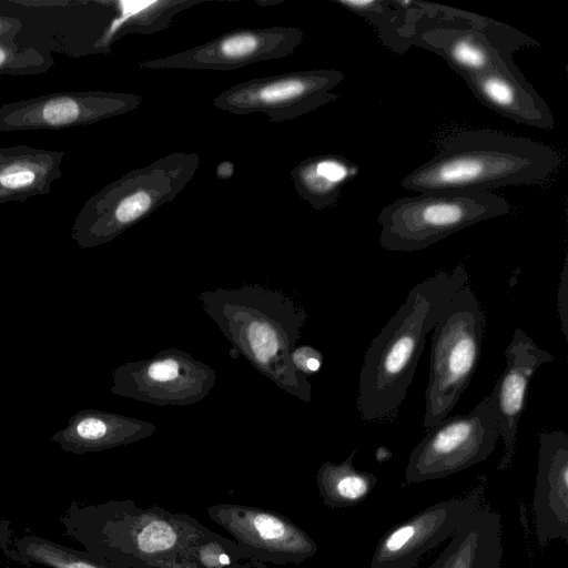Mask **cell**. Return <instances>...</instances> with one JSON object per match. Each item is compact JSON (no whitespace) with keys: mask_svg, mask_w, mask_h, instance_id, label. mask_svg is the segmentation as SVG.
Wrapping results in <instances>:
<instances>
[{"mask_svg":"<svg viewBox=\"0 0 568 568\" xmlns=\"http://www.w3.org/2000/svg\"><path fill=\"white\" fill-rule=\"evenodd\" d=\"M501 532L500 515L479 507L457 528L428 568H500Z\"/></svg>","mask_w":568,"mask_h":568,"instance_id":"44dd1931","label":"cell"},{"mask_svg":"<svg viewBox=\"0 0 568 568\" xmlns=\"http://www.w3.org/2000/svg\"><path fill=\"white\" fill-rule=\"evenodd\" d=\"M144 98L130 92L65 91L0 104V132L61 130L93 124L136 110Z\"/></svg>","mask_w":568,"mask_h":568,"instance_id":"4fadbf2b","label":"cell"},{"mask_svg":"<svg viewBox=\"0 0 568 568\" xmlns=\"http://www.w3.org/2000/svg\"><path fill=\"white\" fill-rule=\"evenodd\" d=\"M115 16L103 39L110 53L111 44L130 33L143 36L168 29L174 17L201 3L199 0L112 1Z\"/></svg>","mask_w":568,"mask_h":568,"instance_id":"cb8c5ba5","label":"cell"},{"mask_svg":"<svg viewBox=\"0 0 568 568\" xmlns=\"http://www.w3.org/2000/svg\"><path fill=\"white\" fill-rule=\"evenodd\" d=\"M506 199L493 192L427 194L399 197L382 209L379 244L415 252L486 220L508 214Z\"/></svg>","mask_w":568,"mask_h":568,"instance_id":"52a82bcc","label":"cell"},{"mask_svg":"<svg viewBox=\"0 0 568 568\" xmlns=\"http://www.w3.org/2000/svg\"><path fill=\"white\" fill-rule=\"evenodd\" d=\"M10 523H0V549L13 562L47 568H119L100 560L85 550H78L38 536L31 529L16 535Z\"/></svg>","mask_w":568,"mask_h":568,"instance_id":"7402d4cb","label":"cell"},{"mask_svg":"<svg viewBox=\"0 0 568 568\" xmlns=\"http://www.w3.org/2000/svg\"><path fill=\"white\" fill-rule=\"evenodd\" d=\"M292 362L294 366L308 376L320 369L322 363L321 353L311 346L295 347L292 353Z\"/></svg>","mask_w":568,"mask_h":568,"instance_id":"83f0119b","label":"cell"},{"mask_svg":"<svg viewBox=\"0 0 568 568\" xmlns=\"http://www.w3.org/2000/svg\"><path fill=\"white\" fill-rule=\"evenodd\" d=\"M344 79V73L334 69L254 78L225 89L213 104L235 115L260 112L272 122H284L336 101L339 95L333 90Z\"/></svg>","mask_w":568,"mask_h":568,"instance_id":"9c48e42d","label":"cell"},{"mask_svg":"<svg viewBox=\"0 0 568 568\" xmlns=\"http://www.w3.org/2000/svg\"><path fill=\"white\" fill-rule=\"evenodd\" d=\"M356 449L342 463L324 462L316 475L318 494L328 508L352 507L362 503L374 489L377 478L353 465Z\"/></svg>","mask_w":568,"mask_h":568,"instance_id":"d4e9b609","label":"cell"},{"mask_svg":"<svg viewBox=\"0 0 568 568\" xmlns=\"http://www.w3.org/2000/svg\"><path fill=\"white\" fill-rule=\"evenodd\" d=\"M358 173L352 161L339 154L310 156L300 162L290 176L300 197L316 210L336 204L343 186Z\"/></svg>","mask_w":568,"mask_h":568,"instance_id":"603a6c76","label":"cell"},{"mask_svg":"<svg viewBox=\"0 0 568 568\" xmlns=\"http://www.w3.org/2000/svg\"><path fill=\"white\" fill-rule=\"evenodd\" d=\"M413 44L442 55L459 74L500 72L525 79L511 60L471 27L429 26L418 30Z\"/></svg>","mask_w":568,"mask_h":568,"instance_id":"e0dca14e","label":"cell"},{"mask_svg":"<svg viewBox=\"0 0 568 568\" xmlns=\"http://www.w3.org/2000/svg\"><path fill=\"white\" fill-rule=\"evenodd\" d=\"M64 156V151L26 144L0 148V204L49 194L62 176Z\"/></svg>","mask_w":568,"mask_h":568,"instance_id":"ffe728a7","label":"cell"},{"mask_svg":"<svg viewBox=\"0 0 568 568\" xmlns=\"http://www.w3.org/2000/svg\"><path fill=\"white\" fill-rule=\"evenodd\" d=\"M195 568H267L263 562L243 557L236 542L205 526L186 551Z\"/></svg>","mask_w":568,"mask_h":568,"instance_id":"484cf974","label":"cell"},{"mask_svg":"<svg viewBox=\"0 0 568 568\" xmlns=\"http://www.w3.org/2000/svg\"><path fill=\"white\" fill-rule=\"evenodd\" d=\"M209 518L229 532L240 554L263 564H301L317 545L284 515L256 506L220 503L206 508Z\"/></svg>","mask_w":568,"mask_h":568,"instance_id":"8fae6325","label":"cell"},{"mask_svg":"<svg viewBox=\"0 0 568 568\" xmlns=\"http://www.w3.org/2000/svg\"><path fill=\"white\" fill-rule=\"evenodd\" d=\"M469 284L463 263L413 286L404 303L367 347L359 372L357 410L369 423L394 419L426 342L454 294Z\"/></svg>","mask_w":568,"mask_h":568,"instance_id":"6da1fadb","label":"cell"},{"mask_svg":"<svg viewBox=\"0 0 568 568\" xmlns=\"http://www.w3.org/2000/svg\"><path fill=\"white\" fill-rule=\"evenodd\" d=\"M195 152H173L134 169L87 200L71 237L81 248L106 244L174 200L200 166Z\"/></svg>","mask_w":568,"mask_h":568,"instance_id":"5b68a950","label":"cell"},{"mask_svg":"<svg viewBox=\"0 0 568 568\" xmlns=\"http://www.w3.org/2000/svg\"><path fill=\"white\" fill-rule=\"evenodd\" d=\"M460 75L475 97L496 113L538 129L555 126L550 108L526 79L496 71Z\"/></svg>","mask_w":568,"mask_h":568,"instance_id":"d6986e66","label":"cell"},{"mask_svg":"<svg viewBox=\"0 0 568 568\" xmlns=\"http://www.w3.org/2000/svg\"><path fill=\"white\" fill-rule=\"evenodd\" d=\"M199 301L232 345L233 357L243 356L282 390L305 404L312 402L308 376L292 362L307 314L291 296L252 284L203 291Z\"/></svg>","mask_w":568,"mask_h":568,"instance_id":"3957f363","label":"cell"},{"mask_svg":"<svg viewBox=\"0 0 568 568\" xmlns=\"http://www.w3.org/2000/svg\"><path fill=\"white\" fill-rule=\"evenodd\" d=\"M58 520L83 550L119 568H195L186 551L204 527L190 514L129 498L72 501Z\"/></svg>","mask_w":568,"mask_h":568,"instance_id":"7a4b0ae2","label":"cell"},{"mask_svg":"<svg viewBox=\"0 0 568 568\" xmlns=\"http://www.w3.org/2000/svg\"><path fill=\"white\" fill-rule=\"evenodd\" d=\"M427 430L408 457L407 484L440 479L481 463L500 437L488 396L471 412L446 417Z\"/></svg>","mask_w":568,"mask_h":568,"instance_id":"ba28073f","label":"cell"},{"mask_svg":"<svg viewBox=\"0 0 568 568\" xmlns=\"http://www.w3.org/2000/svg\"><path fill=\"white\" fill-rule=\"evenodd\" d=\"M305 39L297 27L243 28L166 57L139 62L141 69L232 71L292 55Z\"/></svg>","mask_w":568,"mask_h":568,"instance_id":"7c38bea8","label":"cell"},{"mask_svg":"<svg viewBox=\"0 0 568 568\" xmlns=\"http://www.w3.org/2000/svg\"><path fill=\"white\" fill-rule=\"evenodd\" d=\"M156 426L150 422L94 409L74 414L51 442L64 452L84 454L129 445L152 436Z\"/></svg>","mask_w":568,"mask_h":568,"instance_id":"ac0fdd59","label":"cell"},{"mask_svg":"<svg viewBox=\"0 0 568 568\" xmlns=\"http://www.w3.org/2000/svg\"><path fill=\"white\" fill-rule=\"evenodd\" d=\"M480 504L479 490L434 504L387 530L368 568H414L420 557L450 538Z\"/></svg>","mask_w":568,"mask_h":568,"instance_id":"5bb4252c","label":"cell"},{"mask_svg":"<svg viewBox=\"0 0 568 568\" xmlns=\"http://www.w3.org/2000/svg\"><path fill=\"white\" fill-rule=\"evenodd\" d=\"M216 377L205 363L171 347L115 368L111 393L156 406H189L211 393Z\"/></svg>","mask_w":568,"mask_h":568,"instance_id":"30bf717a","label":"cell"},{"mask_svg":"<svg viewBox=\"0 0 568 568\" xmlns=\"http://www.w3.org/2000/svg\"><path fill=\"white\" fill-rule=\"evenodd\" d=\"M558 314L561 323V331L566 339H568V270L567 261L560 275V283L558 286Z\"/></svg>","mask_w":568,"mask_h":568,"instance_id":"f1b7e54d","label":"cell"},{"mask_svg":"<svg viewBox=\"0 0 568 568\" xmlns=\"http://www.w3.org/2000/svg\"><path fill=\"white\" fill-rule=\"evenodd\" d=\"M506 366L496 381L489 397L504 454L498 468L506 469L514 457L518 424L526 408L527 393L536 371L552 362V355L540 348L523 329L516 328L511 342L504 352Z\"/></svg>","mask_w":568,"mask_h":568,"instance_id":"9a60e30c","label":"cell"},{"mask_svg":"<svg viewBox=\"0 0 568 568\" xmlns=\"http://www.w3.org/2000/svg\"><path fill=\"white\" fill-rule=\"evenodd\" d=\"M54 64L49 51L14 41H0V74L43 73Z\"/></svg>","mask_w":568,"mask_h":568,"instance_id":"4316f807","label":"cell"},{"mask_svg":"<svg viewBox=\"0 0 568 568\" xmlns=\"http://www.w3.org/2000/svg\"><path fill=\"white\" fill-rule=\"evenodd\" d=\"M22 29L20 18L0 11V41H14Z\"/></svg>","mask_w":568,"mask_h":568,"instance_id":"f546056e","label":"cell"},{"mask_svg":"<svg viewBox=\"0 0 568 568\" xmlns=\"http://www.w3.org/2000/svg\"><path fill=\"white\" fill-rule=\"evenodd\" d=\"M486 327L484 307L465 285L448 302L432 336L424 427L448 417L477 368Z\"/></svg>","mask_w":568,"mask_h":568,"instance_id":"8992f818","label":"cell"},{"mask_svg":"<svg viewBox=\"0 0 568 568\" xmlns=\"http://www.w3.org/2000/svg\"><path fill=\"white\" fill-rule=\"evenodd\" d=\"M532 496L536 537L541 548L568 541V435L565 430L539 435Z\"/></svg>","mask_w":568,"mask_h":568,"instance_id":"2e32d148","label":"cell"},{"mask_svg":"<svg viewBox=\"0 0 568 568\" xmlns=\"http://www.w3.org/2000/svg\"><path fill=\"white\" fill-rule=\"evenodd\" d=\"M560 162V154L547 144L489 129L467 130L447 138L400 185L427 194L490 192L540 183Z\"/></svg>","mask_w":568,"mask_h":568,"instance_id":"277c9868","label":"cell"},{"mask_svg":"<svg viewBox=\"0 0 568 568\" xmlns=\"http://www.w3.org/2000/svg\"><path fill=\"white\" fill-rule=\"evenodd\" d=\"M234 169L235 168H234L233 162H231L229 160L222 161L216 166V175L219 179L229 180L234 174Z\"/></svg>","mask_w":568,"mask_h":568,"instance_id":"4dcf8cb0","label":"cell"}]
</instances>
